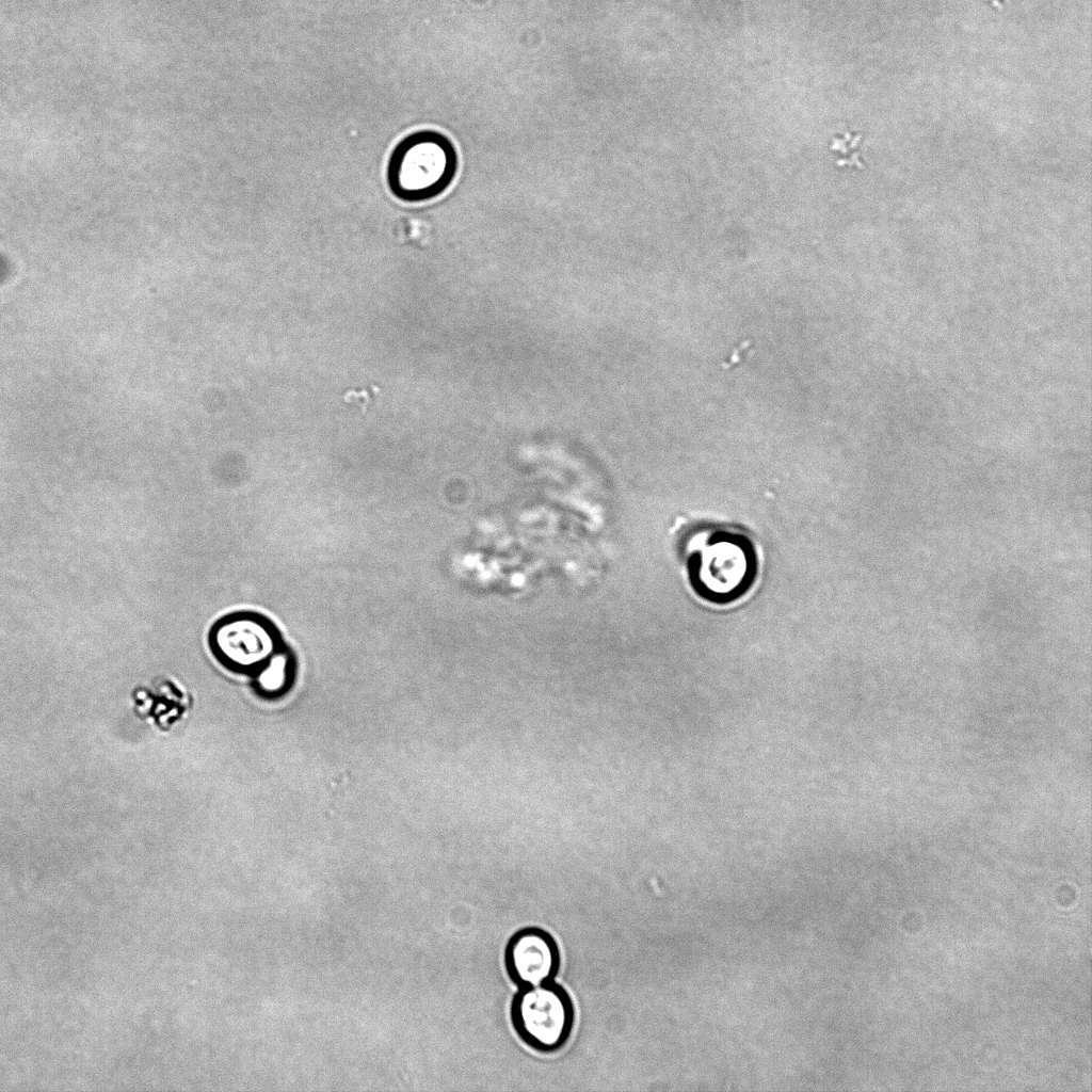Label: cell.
<instances>
[{
	"mask_svg": "<svg viewBox=\"0 0 1092 1092\" xmlns=\"http://www.w3.org/2000/svg\"><path fill=\"white\" fill-rule=\"evenodd\" d=\"M456 159L451 144L435 132H418L404 139L388 164L391 191L405 200L435 196L451 181Z\"/></svg>",
	"mask_w": 1092,
	"mask_h": 1092,
	"instance_id": "7a4b0ae2",
	"label": "cell"
},
{
	"mask_svg": "<svg viewBox=\"0 0 1092 1092\" xmlns=\"http://www.w3.org/2000/svg\"><path fill=\"white\" fill-rule=\"evenodd\" d=\"M680 536V555L692 589L705 600L727 604L744 595L758 573L752 539L740 528L696 523Z\"/></svg>",
	"mask_w": 1092,
	"mask_h": 1092,
	"instance_id": "6da1fadb",
	"label": "cell"
},
{
	"mask_svg": "<svg viewBox=\"0 0 1092 1092\" xmlns=\"http://www.w3.org/2000/svg\"><path fill=\"white\" fill-rule=\"evenodd\" d=\"M510 1016L524 1043L537 1051L552 1053L571 1035L574 1007L567 992L550 981L519 987L512 999Z\"/></svg>",
	"mask_w": 1092,
	"mask_h": 1092,
	"instance_id": "3957f363",
	"label": "cell"
},
{
	"mask_svg": "<svg viewBox=\"0 0 1092 1092\" xmlns=\"http://www.w3.org/2000/svg\"><path fill=\"white\" fill-rule=\"evenodd\" d=\"M207 643L220 663L240 670L269 659L283 646V638L275 623L261 612L236 610L211 624Z\"/></svg>",
	"mask_w": 1092,
	"mask_h": 1092,
	"instance_id": "277c9868",
	"label": "cell"
},
{
	"mask_svg": "<svg viewBox=\"0 0 1092 1092\" xmlns=\"http://www.w3.org/2000/svg\"><path fill=\"white\" fill-rule=\"evenodd\" d=\"M862 135L852 131L844 132L832 142V150L837 154V163L848 167H863L864 161L860 152Z\"/></svg>",
	"mask_w": 1092,
	"mask_h": 1092,
	"instance_id": "8992f818",
	"label": "cell"
},
{
	"mask_svg": "<svg viewBox=\"0 0 1092 1092\" xmlns=\"http://www.w3.org/2000/svg\"><path fill=\"white\" fill-rule=\"evenodd\" d=\"M504 966L508 976L518 987L553 981L560 967L558 945L541 928L520 929L507 943Z\"/></svg>",
	"mask_w": 1092,
	"mask_h": 1092,
	"instance_id": "5b68a950",
	"label": "cell"
}]
</instances>
